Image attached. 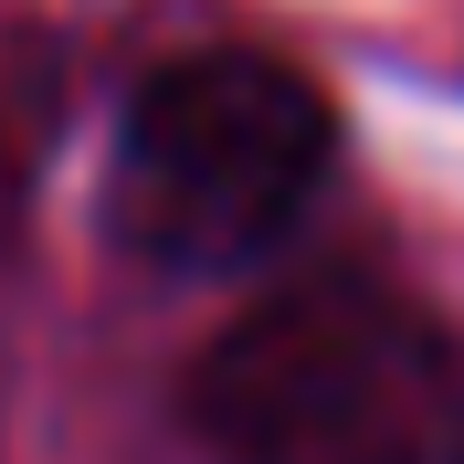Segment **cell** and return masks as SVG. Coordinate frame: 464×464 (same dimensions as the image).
Instances as JSON below:
<instances>
[{"label":"cell","mask_w":464,"mask_h":464,"mask_svg":"<svg viewBox=\"0 0 464 464\" xmlns=\"http://www.w3.org/2000/svg\"><path fill=\"white\" fill-rule=\"evenodd\" d=\"M232 464H464V370L443 327L370 285H295L190 380Z\"/></svg>","instance_id":"obj_2"},{"label":"cell","mask_w":464,"mask_h":464,"mask_svg":"<svg viewBox=\"0 0 464 464\" xmlns=\"http://www.w3.org/2000/svg\"><path fill=\"white\" fill-rule=\"evenodd\" d=\"M327 159H338V116L285 53L201 43L127 95L106 222L127 254L169 275H232L306 222Z\"/></svg>","instance_id":"obj_1"}]
</instances>
